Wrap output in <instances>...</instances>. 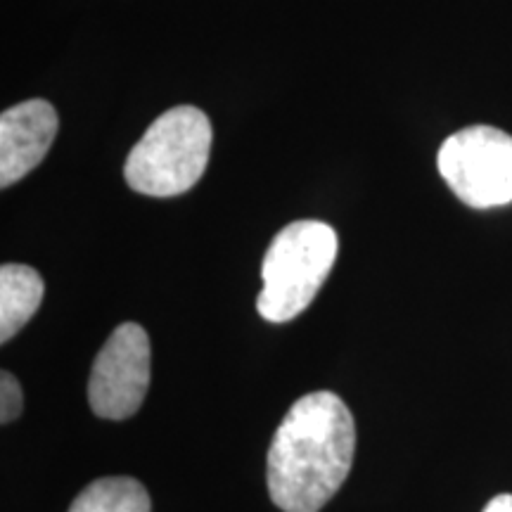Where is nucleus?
<instances>
[{
  "instance_id": "obj_4",
  "label": "nucleus",
  "mask_w": 512,
  "mask_h": 512,
  "mask_svg": "<svg viewBox=\"0 0 512 512\" xmlns=\"http://www.w3.org/2000/svg\"><path fill=\"white\" fill-rule=\"evenodd\" d=\"M439 174L460 202L494 209L512 202V136L494 126H467L444 140Z\"/></svg>"
},
{
  "instance_id": "obj_8",
  "label": "nucleus",
  "mask_w": 512,
  "mask_h": 512,
  "mask_svg": "<svg viewBox=\"0 0 512 512\" xmlns=\"http://www.w3.org/2000/svg\"><path fill=\"white\" fill-rule=\"evenodd\" d=\"M69 512H152V503L138 479L105 477L88 484Z\"/></svg>"
},
{
  "instance_id": "obj_9",
  "label": "nucleus",
  "mask_w": 512,
  "mask_h": 512,
  "mask_svg": "<svg viewBox=\"0 0 512 512\" xmlns=\"http://www.w3.org/2000/svg\"><path fill=\"white\" fill-rule=\"evenodd\" d=\"M24 406V394L19 387L17 377L10 375L8 370H3L0 375V422L8 425V422L17 420Z\"/></svg>"
},
{
  "instance_id": "obj_2",
  "label": "nucleus",
  "mask_w": 512,
  "mask_h": 512,
  "mask_svg": "<svg viewBox=\"0 0 512 512\" xmlns=\"http://www.w3.org/2000/svg\"><path fill=\"white\" fill-rule=\"evenodd\" d=\"M211 138V121L197 107L181 105L164 112L128 155L126 183L140 195H183L204 176Z\"/></svg>"
},
{
  "instance_id": "obj_5",
  "label": "nucleus",
  "mask_w": 512,
  "mask_h": 512,
  "mask_svg": "<svg viewBox=\"0 0 512 512\" xmlns=\"http://www.w3.org/2000/svg\"><path fill=\"white\" fill-rule=\"evenodd\" d=\"M150 337L138 323H121L98 351L88 380L93 413L126 420L143 406L150 387Z\"/></svg>"
},
{
  "instance_id": "obj_6",
  "label": "nucleus",
  "mask_w": 512,
  "mask_h": 512,
  "mask_svg": "<svg viewBox=\"0 0 512 512\" xmlns=\"http://www.w3.org/2000/svg\"><path fill=\"white\" fill-rule=\"evenodd\" d=\"M57 112L48 100H27L0 117V188L31 174L57 136Z\"/></svg>"
},
{
  "instance_id": "obj_7",
  "label": "nucleus",
  "mask_w": 512,
  "mask_h": 512,
  "mask_svg": "<svg viewBox=\"0 0 512 512\" xmlns=\"http://www.w3.org/2000/svg\"><path fill=\"white\" fill-rule=\"evenodd\" d=\"M43 278L31 266H0V342H10L43 302Z\"/></svg>"
},
{
  "instance_id": "obj_10",
  "label": "nucleus",
  "mask_w": 512,
  "mask_h": 512,
  "mask_svg": "<svg viewBox=\"0 0 512 512\" xmlns=\"http://www.w3.org/2000/svg\"><path fill=\"white\" fill-rule=\"evenodd\" d=\"M482 512H512V494H498L491 498Z\"/></svg>"
},
{
  "instance_id": "obj_3",
  "label": "nucleus",
  "mask_w": 512,
  "mask_h": 512,
  "mask_svg": "<svg viewBox=\"0 0 512 512\" xmlns=\"http://www.w3.org/2000/svg\"><path fill=\"white\" fill-rule=\"evenodd\" d=\"M337 233L323 221H294L275 235L264 256L261 318L287 323L309 306L335 266Z\"/></svg>"
},
{
  "instance_id": "obj_1",
  "label": "nucleus",
  "mask_w": 512,
  "mask_h": 512,
  "mask_svg": "<svg viewBox=\"0 0 512 512\" xmlns=\"http://www.w3.org/2000/svg\"><path fill=\"white\" fill-rule=\"evenodd\" d=\"M356 425L347 403L313 392L287 411L268 451V494L283 512H320L349 477Z\"/></svg>"
}]
</instances>
